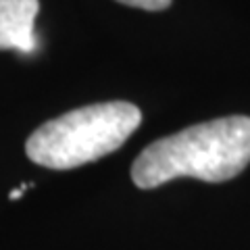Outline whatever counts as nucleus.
<instances>
[{"instance_id": "nucleus-2", "label": "nucleus", "mask_w": 250, "mask_h": 250, "mask_svg": "<svg viewBox=\"0 0 250 250\" xmlns=\"http://www.w3.org/2000/svg\"><path fill=\"white\" fill-rule=\"evenodd\" d=\"M142 113L131 103H96L40 125L27 138L25 152L36 165L48 169H75L121 148Z\"/></svg>"}, {"instance_id": "nucleus-1", "label": "nucleus", "mask_w": 250, "mask_h": 250, "mask_svg": "<svg viewBox=\"0 0 250 250\" xmlns=\"http://www.w3.org/2000/svg\"><path fill=\"white\" fill-rule=\"evenodd\" d=\"M250 163V117L231 115L186 127L148 144L131 165V179L152 190L177 177L219 184Z\"/></svg>"}, {"instance_id": "nucleus-3", "label": "nucleus", "mask_w": 250, "mask_h": 250, "mask_svg": "<svg viewBox=\"0 0 250 250\" xmlns=\"http://www.w3.org/2000/svg\"><path fill=\"white\" fill-rule=\"evenodd\" d=\"M38 11V0H0V50L29 54L36 48L34 21Z\"/></svg>"}, {"instance_id": "nucleus-4", "label": "nucleus", "mask_w": 250, "mask_h": 250, "mask_svg": "<svg viewBox=\"0 0 250 250\" xmlns=\"http://www.w3.org/2000/svg\"><path fill=\"white\" fill-rule=\"evenodd\" d=\"M117 2L136 6V9H144V11H163L171 4V0H117Z\"/></svg>"}]
</instances>
